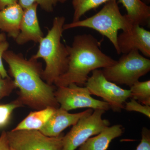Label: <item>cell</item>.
I'll return each mask as SVG.
<instances>
[{"mask_svg":"<svg viewBox=\"0 0 150 150\" xmlns=\"http://www.w3.org/2000/svg\"><path fill=\"white\" fill-rule=\"evenodd\" d=\"M3 59L8 65L10 75L19 89L17 98L23 106L36 110L60 107L54 95L55 86L42 79V64L38 60L32 57L28 60L21 54L8 50Z\"/></svg>","mask_w":150,"mask_h":150,"instance_id":"6da1fadb","label":"cell"},{"mask_svg":"<svg viewBox=\"0 0 150 150\" xmlns=\"http://www.w3.org/2000/svg\"><path fill=\"white\" fill-rule=\"evenodd\" d=\"M67 47L68 69L54 82L57 87L67 86L72 83L85 86L90 72L110 67L116 62L101 51L100 43L91 34L76 35L71 46Z\"/></svg>","mask_w":150,"mask_h":150,"instance_id":"7a4b0ae2","label":"cell"},{"mask_svg":"<svg viewBox=\"0 0 150 150\" xmlns=\"http://www.w3.org/2000/svg\"><path fill=\"white\" fill-rule=\"evenodd\" d=\"M66 19L64 16L55 17L53 25L39 43L37 53L33 59H41L46 63L42 74V79L48 84L53 85L55 81L68 69L69 52L67 46L61 42Z\"/></svg>","mask_w":150,"mask_h":150,"instance_id":"3957f363","label":"cell"},{"mask_svg":"<svg viewBox=\"0 0 150 150\" xmlns=\"http://www.w3.org/2000/svg\"><path fill=\"white\" fill-rule=\"evenodd\" d=\"M126 15H123L116 2L112 0L105 3L97 13L83 20L64 25V30L78 27L88 28L96 30L107 38L119 54L117 44L118 31L129 30L134 25Z\"/></svg>","mask_w":150,"mask_h":150,"instance_id":"277c9868","label":"cell"},{"mask_svg":"<svg viewBox=\"0 0 150 150\" xmlns=\"http://www.w3.org/2000/svg\"><path fill=\"white\" fill-rule=\"evenodd\" d=\"M150 71V59L133 50L123 54L114 64L103 68L102 71L108 80L131 87Z\"/></svg>","mask_w":150,"mask_h":150,"instance_id":"5b68a950","label":"cell"},{"mask_svg":"<svg viewBox=\"0 0 150 150\" xmlns=\"http://www.w3.org/2000/svg\"><path fill=\"white\" fill-rule=\"evenodd\" d=\"M105 111L96 109L90 115L80 119L69 132L64 135L62 150H75L92 136L98 135L109 126V121L102 118Z\"/></svg>","mask_w":150,"mask_h":150,"instance_id":"8992f818","label":"cell"},{"mask_svg":"<svg viewBox=\"0 0 150 150\" xmlns=\"http://www.w3.org/2000/svg\"><path fill=\"white\" fill-rule=\"evenodd\" d=\"M85 86L91 94L101 97L114 112H121L124 108V103L131 96L130 90L122 88L108 80L102 70L98 69L92 72Z\"/></svg>","mask_w":150,"mask_h":150,"instance_id":"52a82bcc","label":"cell"},{"mask_svg":"<svg viewBox=\"0 0 150 150\" xmlns=\"http://www.w3.org/2000/svg\"><path fill=\"white\" fill-rule=\"evenodd\" d=\"M11 150H62L64 134L45 136L37 130H12L6 132Z\"/></svg>","mask_w":150,"mask_h":150,"instance_id":"ba28073f","label":"cell"},{"mask_svg":"<svg viewBox=\"0 0 150 150\" xmlns=\"http://www.w3.org/2000/svg\"><path fill=\"white\" fill-rule=\"evenodd\" d=\"M54 95L60 105L59 108L66 111L86 108L105 111L110 109L107 103L93 98L86 86L83 87L75 83L59 87L54 92Z\"/></svg>","mask_w":150,"mask_h":150,"instance_id":"9c48e42d","label":"cell"},{"mask_svg":"<svg viewBox=\"0 0 150 150\" xmlns=\"http://www.w3.org/2000/svg\"><path fill=\"white\" fill-rule=\"evenodd\" d=\"M117 44L119 54H128L133 50L150 57V32L138 24L118 35Z\"/></svg>","mask_w":150,"mask_h":150,"instance_id":"30bf717a","label":"cell"},{"mask_svg":"<svg viewBox=\"0 0 150 150\" xmlns=\"http://www.w3.org/2000/svg\"><path fill=\"white\" fill-rule=\"evenodd\" d=\"M93 111L92 109L89 108L79 113H70L60 108H56L47 123L39 131L47 137H58L65 129L74 126L81 118L90 115Z\"/></svg>","mask_w":150,"mask_h":150,"instance_id":"8fae6325","label":"cell"},{"mask_svg":"<svg viewBox=\"0 0 150 150\" xmlns=\"http://www.w3.org/2000/svg\"><path fill=\"white\" fill-rule=\"evenodd\" d=\"M38 6L34 4L23 11L20 32L15 39L18 45H23L29 41L39 43L44 37L38 18Z\"/></svg>","mask_w":150,"mask_h":150,"instance_id":"7c38bea8","label":"cell"},{"mask_svg":"<svg viewBox=\"0 0 150 150\" xmlns=\"http://www.w3.org/2000/svg\"><path fill=\"white\" fill-rule=\"evenodd\" d=\"M23 11L18 3L0 10V30L15 39L20 32Z\"/></svg>","mask_w":150,"mask_h":150,"instance_id":"4fadbf2b","label":"cell"},{"mask_svg":"<svg viewBox=\"0 0 150 150\" xmlns=\"http://www.w3.org/2000/svg\"><path fill=\"white\" fill-rule=\"evenodd\" d=\"M123 132L122 125L108 126L96 137L89 138L78 150H107L112 140L121 136Z\"/></svg>","mask_w":150,"mask_h":150,"instance_id":"5bb4252c","label":"cell"},{"mask_svg":"<svg viewBox=\"0 0 150 150\" xmlns=\"http://www.w3.org/2000/svg\"><path fill=\"white\" fill-rule=\"evenodd\" d=\"M126 9V16L134 24L147 25L149 23L150 7L142 0H119Z\"/></svg>","mask_w":150,"mask_h":150,"instance_id":"9a60e30c","label":"cell"},{"mask_svg":"<svg viewBox=\"0 0 150 150\" xmlns=\"http://www.w3.org/2000/svg\"><path fill=\"white\" fill-rule=\"evenodd\" d=\"M56 109L54 108L48 107L41 110L30 112L13 130L39 131L47 123Z\"/></svg>","mask_w":150,"mask_h":150,"instance_id":"2e32d148","label":"cell"},{"mask_svg":"<svg viewBox=\"0 0 150 150\" xmlns=\"http://www.w3.org/2000/svg\"><path fill=\"white\" fill-rule=\"evenodd\" d=\"M112 0H73L74 14L73 22L77 21L88 11Z\"/></svg>","mask_w":150,"mask_h":150,"instance_id":"e0dca14e","label":"cell"},{"mask_svg":"<svg viewBox=\"0 0 150 150\" xmlns=\"http://www.w3.org/2000/svg\"><path fill=\"white\" fill-rule=\"evenodd\" d=\"M131 98L150 105V81L137 82L130 87Z\"/></svg>","mask_w":150,"mask_h":150,"instance_id":"ac0fdd59","label":"cell"},{"mask_svg":"<svg viewBox=\"0 0 150 150\" xmlns=\"http://www.w3.org/2000/svg\"><path fill=\"white\" fill-rule=\"evenodd\" d=\"M23 106L17 98L9 103L0 104V129H4L8 125L14 110Z\"/></svg>","mask_w":150,"mask_h":150,"instance_id":"d6986e66","label":"cell"},{"mask_svg":"<svg viewBox=\"0 0 150 150\" xmlns=\"http://www.w3.org/2000/svg\"><path fill=\"white\" fill-rule=\"evenodd\" d=\"M57 2V0H18V4L23 10L37 4L44 10L51 12Z\"/></svg>","mask_w":150,"mask_h":150,"instance_id":"ffe728a7","label":"cell"},{"mask_svg":"<svg viewBox=\"0 0 150 150\" xmlns=\"http://www.w3.org/2000/svg\"><path fill=\"white\" fill-rule=\"evenodd\" d=\"M17 88L13 80L10 77L4 78L0 74V100L8 96L14 90Z\"/></svg>","mask_w":150,"mask_h":150,"instance_id":"44dd1931","label":"cell"},{"mask_svg":"<svg viewBox=\"0 0 150 150\" xmlns=\"http://www.w3.org/2000/svg\"><path fill=\"white\" fill-rule=\"evenodd\" d=\"M126 105L124 108L127 111H135L140 112L146 115L148 118H150V106L142 105L139 103L135 99H131L130 101L125 102Z\"/></svg>","mask_w":150,"mask_h":150,"instance_id":"7402d4cb","label":"cell"},{"mask_svg":"<svg viewBox=\"0 0 150 150\" xmlns=\"http://www.w3.org/2000/svg\"><path fill=\"white\" fill-rule=\"evenodd\" d=\"M142 140L136 150H150V131L144 127L142 132Z\"/></svg>","mask_w":150,"mask_h":150,"instance_id":"603a6c76","label":"cell"},{"mask_svg":"<svg viewBox=\"0 0 150 150\" xmlns=\"http://www.w3.org/2000/svg\"><path fill=\"white\" fill-rule=\"evenodd\" d=\"M9 43L6 40L0 43V74L4 78L9 77L4 67L2 61L4 53L7 51Z\"/></svg>","mask_w":150,"mask_h":150,"instance_id":"cb8c5ba5","label":"cell"},{"mask_svg":"<svg viewBox=\"0 0 150 150\" xmlns=\"http://www.w3.org/2000/svg\"><path fill=\"white\" fill-rule=\"evenodd\" d=\"M0 150H11L9 144L6 132L3 131L0 136Z\"/></svg>","mask_w":150,"mask_h":150,"instance_id":"d4e9b609","label":"cell"},{"mask_svg":"<svg viewBox=\"0 0 150 150\" xmlns=\"http://www.w3.org/2000/svg\"><path fill=\"white\" fill-rule=\"evenodd\" d=\"M18 3V0H0V10Z\"/></svg>","mask_w":150,"mask_h":150,"instance_id":"484cf974","label":"cell"},{"mask_svg":"<svg viewBox=\"0 0 150 150\" xmlns=\"http://www.w3.org/2000/svg\"><path fill=\"white\" fill-rule=\"evenodd\" d=\"M6 37L5 34L4 33H0V43L6 41Z\"/></svg>","mask_w":150,"mask_h":150,"instance_id":"4316f807","label":"cell"},{"mask_svg":"<svg viewBox=\"0 0 150 150\" xmlns=\"http://www.w3.org/2000/svg\"><path fill=\"white\" fill-rule=\"evenodd\" d=\"M58 1L60 2H63L64 1H66V0H58Z\"/></svg>","mask_w":150,"mask_h":150,"instance_id":"83f0119b","label":"cell"}]
</instances>
